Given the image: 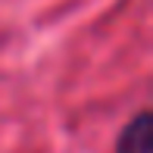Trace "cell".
<instances>
[{
	"label": "cell",
	"instance_id": "cell-1",
	"mask_svg": "<svg viewBox=\"0 0 153 153\" xmlns=\"http://www.w3.org/2000/svg\"><path fill=\"white\" fill-rule=\"evenodd\" d=\"M150 144H153L150 113H137L134 119L125 125V131L119 134L116 150H119V153H150Z\"/></svg>",
	"mask_w": 153,
	"mask_h": 153
}]
</instances>
